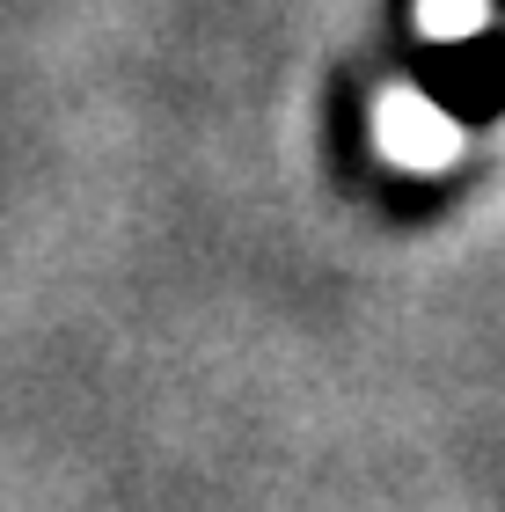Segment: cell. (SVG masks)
Returning <instances> with one entry per match:
<instances>
[{
	"instance_id": "cell-1",
	"label": "cell",
	"mask_w": 505,
	"mask_h": 512,
	"mask_svg": "<svg viewBox=\"0 0 505 512\" xmlns=\"http://www.w3.org/2000/svg\"><path fill=\"white\" fill-rule=\"evenodd\" d=\"M374 139H381L388 161H403V169H440V161H454V147H462L454 118L432 96H418V88H396V96L374 110Z\"/></svg>"
},
{
	"instance_id": "cell-2",
	"label": "cell",
	"mask_w": 505,
	"mask_h": 512,
	"mask_svg": "<svg viewBox=\"0 0 505 512\" xmlns=\"http://www.w3.org/2000/svg\"><path fill=\"white\" fill-rule=\"evenodd\" d=\"M484 15H491V0H418V30L440 37V44L476 37V30H484Z\"/></svg>"
}]
</instances>
